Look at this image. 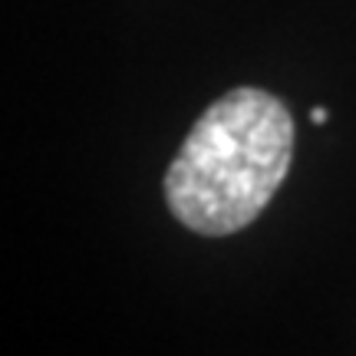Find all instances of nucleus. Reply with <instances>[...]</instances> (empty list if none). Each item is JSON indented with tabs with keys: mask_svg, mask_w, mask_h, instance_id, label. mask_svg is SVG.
<instances>
[{
	"mask_svg": "<svg viewBox=\"0 0 356 356\" xmlns=\"http://www.w3.org/2000/svg\"><path fill=\"white\" fill-rule=\"evenodd\" d=\"M291 159V109L264 89H231L198 115L168 165V208L204 238L234 234L270 204Z\"/></svg>",
	"mask_w": 356,
	"mask_h": 356,
	"instance_id": "obj_1",
	"label": "nucleus"
},
{
	"mask_svg": "<svg viewBox=\"0 0 356 356\" xmlns=\"http://www.w3.org/2000/svg\"><path fill=\"white\" fill-rule=\"evenodd\" d=\"M310 119H314V122H327V109H323V106H317V109L310 113Z\"/></svg>",
	"mask_w": 356,
	"mask_h": 356,
	"instance_id": "obj_2",
	"label": "nucleus"
}]
</instances>
